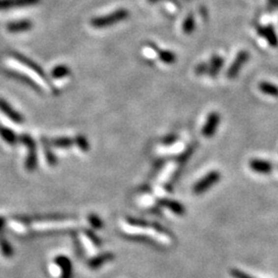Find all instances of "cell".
<instances>
[{"label":"cell","instance_id":"35","mask_svg":"<svg viewBox=\"0 0 278 278\" xmlns=\"http://www.w3.org/2000/svg\"><path fill=\"white\" fill-rule=\"evenodd\" d=\"M4 224H5V219L3 217H0V233L3 231Z\"/></svg>","mask_w":278,"mask_h":278},{"label":"cell","instance_id":"36","mask_svg":"<svg viewBox=\"0 0 278 278\" xmlns=\"http://www.w3.org/2000/svg\"><path fill=\"white\" fill-rule=\"evenodd\" d=\"M200 13H201V16H202L203 19H205L207 17V10H206L205 7L202 6L201 9H200Z\"/></svg>","mask_w":278,"mask_h":278},{"label":"cell","instance_id":"9","mask_svg":"<svg viewBox=\"0 0 278 278\" xmlns=\"http://www.w3.org/2000/svg\"><path fill=\"white\" fill-rule=\"evenodd\" d=\"M256 30H258L259 35H261L262 37H264L268 44L271 47H277L278 46V37L275 33V30L272 26H258L256 27Z\"/></svg>","mask_w":278,"mask_h":278},{"label":"cell","instance_id":"5","mask_svg":"<svg viewBox=\"0 0 278 278\" xmlns=\"http://www.w3.org/2000/svg\"><path fill=\"white\" fill-rule=\"evenodd\" d=\"M220 122H221V115L219 112L213 111L209 113L207 120H206V123L202 129V135L206 138L212 137L216 134L218 130Z\"/></svg>","mask_w":278,"mask_h":278},{"label":"cell","instance_id":"14","mask_svg":"<svg viewBox=\"0 0 278 278\" xmlns=\"http://www.w3.org/2000/svg\"><path fill=\"white\" fill-rule=\"evenodd\" d=\"M14 56H15V58H16V59H18L21 63L25 64V65H26L27 67H29L30 69L33 70L36 74H38V76H39L40 78H42L44 80H46V76H45V72H44V70H42L40 67H38V65H36V64H35L34 62H32L31 60L27 59L26 57H24V56H22V55L15 54Z\"/></svg>","mask_w":278,"mask_h":278},{"label":"cell","instance_id":"19","mask_svg":"<svg viewBox=\"0 0 278 278\" xmlns=\"http://www.w3.org/2000/svg\"><path fill=\"white\" fill-rule=\"evenodd\" d=\"M259 89L262 93L272 96V97H278V87L268 82H262L259 84Z\"/></svg>","mask_w":278,"mask_h":278},{"label":"cell","instance_id":"13","mask_svg":"<svg viewBox=\"0 0 278 278\" xmlns=\"http://www.w3.org/2000/svg\"><path fill=\"white\" fill-rule=\"evenodd\" d=\"M209 65V69H208V73L211 78H216L218 76V73L220 72V70L222 69V65H223V59L221 56H213L210 60V63L208 64Z\"/></svg>","mask_w":278,"mask_h":278},{"label":"cell","instance_id":"20","mask_svg":"<svg viewBox=\"0 0 278 278\" xmlns=\"http://www.w3.org/2000/svg\"><path fill=\"white\" fill-rule=\"evenodd\" d=\"M0 251H1L4 258H10L13 255V248L10 243L5 239L2 232L0 233Z\"/></svg>","mask_w":278,"mask_h":278},{"label":"cell","instance_id":"7","mask_svg":"<svg viewBox=\"0 0 278 278\" xmlns=\"http://www.w3.org/2000/svg\"><path fill=\"white\" fill-rule=\"evenodd\" d=\"M159 205L169 209L170 211H172L173 213H175L176 216H179V217H183L186 213L185 206L175 200L161 199V200H159Z\"/></svg>","mask_w":278,"mask_h":278},{"label":"cell","instance_id":"30","mask_svg":"<svg viewBox=\"0 0 278 278\" xmlns=\"http://www.w3.org/2000/svg\"><path fill=\"white\" fill-rule=\"evenodd\" d=\"M231 274L234 278H253L251 276H250L249 274L244 273V272H242L241 270H238V269H233L231 271Z\"/></svg>","mask_w":278,"mask_h":278},{"label":"cell","instance_id":"16","mask_svg":"<svg viewBox=\"0 0 278 278\" xmlns=\"http://www.w3.org/2000/svg\"><path fill=\"white\" fill-rule=\"evenodd\" d=\"M0 137L10 145H14L17 143V141H19V137L12 130L2 126H0Z\"/></svg>","mask_w":278,"mask_h":278},{"label":"cell","instance_id":"33","mask_svg":"<svg viewBox=\"0 0 278 278\" xmlns=\"http://www.w3.org/2000/svg\"><path fill=\"white\" fill-rule=\"evenodd\" d=\"M131 238H133L134 240H138V241H140V242H146V243H151L152 241L149 240V238H147L146 236H131Z\"/></svg>","mask_w":278,"mask_h":278},{"label":"cell","instance_id":"37","mask_svg":"<svg viewBox=\"0 0 278 278\" xmlns=\"http://www.w3.org/2000/svg\"><path fill=\"white\" fill-rule=\"evenodd\" d=\"M158 1H159V0H147L148 3H156Z\"/></svg>","mask_w":278,"mask_h":278},{"label":"cell","instance_id":"12","mask_svg":"<svg viewBox=\"0 0 278 278\" xmlns=\"http://www.w3.org/2000/svg\"><path fill=\"white\" fill-rule=\"evenodd\" d=\"M39 0H0V9H7L15 6H26L36 4Z\"/></svg>","mask_w":278,"mask_h":278},{"label":"cell","instance_id":"34","mask_svg":"<svg viewBox=\"0 0 278 278\" xmlns=\"http://www.w3.org/2000/svg\"><path fill=\"white\" fill-rule=\"evenodd\" d=\"M269 7H278V0H268Z\"/></svg>","mask_w":278,"mask_h":278},{"label":"cell","instance_id":"24","mask_svg":"<svg viewBox=\"0 0 278 278\" xmlns=\"http://www.w3.org/2000/svg\"><path fill=\"white\" fill-rule=\"evenodd\" d=\"M8 73H9L10 77H13V78H15V79H18V80L22 81V82H25V83H27L28 85H30V87L38 90L37 85H36L34 83H32V81H31L29 78L25 77V74H21V73L15 72V71H7V74H8Z\"/></svg>","mask_w":278,"mask_h":278},{"label":"cell","instance_id":"32","mask_svg":"<svg viewBox=\"0 0 278 278\" xmlns=\"http://www.w3.org/2000/svg\"><path fill=\"white\" fill-rule=\"evenodd\" d=\"M175 140H176V136H175V135H169L168 137H166V138L164 139L163 143H164V144H171V143L175 142Z\"/></svg>","mask_w":278,"mask_h":278},{"label":"cell","instance_id":"1","mask_svg":"<svg viewBox=\"0 0 278 278\" xmlns=\"http://www.w3.org/2000/svg\"><path fill=\"white\" fill-rule=\"evenodd\" d=\"M128 17H129V12H128L126 8H120L110 15L94 18L91 21V25L94 28H99V29L111 27L113 24L122 22V21L128 19Z\"/></svg>","mask_w":278,"mask_h":278},{"label":"cell","instance_id":"6","mask_svg":"<svg viewBox=\"0 0 278 278\" xmlns=\"http://www.w3.org/2000/svg\"><path fill=\"white\" fill-rule=\"evenodd\" d=\"M0 111H2L10 121L17 124H22L24 122V117L22 114L19 113L17 111H15L10 104H8L4 99L0 98Z\"/></svg>","mask_w":278,"mask_h":278},{"label":"cell","instance_id":"4","mask_svg":"<svg viewBox=\"0 0 278 278\" xmlns=\"http://www.w3.org/2000/svg\"><path fill=\"white\" fill-rule=\"evenodd\" d=\"M249 57H250L249 52L247 51L239 52L236 58H235V60L233 61V63L231 64V66L229 67L227 71V78L231 80L236 78L238 76L239 71L241 70L242 66L244 65V63L249 60Z\"/></svg>","mask_w":278,"mask_h":278},{"label":"cell","instance_id":"23","mask_svg":"<svg viewBox=\"0 0 278 278\" xmlns=\"http://www.w3.org/2000/svg\"><path fill=\"white\" fill-rule=\"evenodd\" d=\"M70 74V69L65 65L56 66L52 71V77L54 79H62L68 77Z\"/></svg>","mask_w":278,"mask_h":278},{"label":"cell","instance_id":"28","mask_svg":"<svg viewBox=\"0 0 278 278\" xmlns=\"http://www.w3.org/2000/svg\"><path fill=\"white\" fill-rule=\"evenodd\" d=\"M127 222L129 223V224H131V226H133V227L145 228V227L151 226V224H149L147 222L138 220V219H135V218H127Z\"/></svg>","mask_w":278,"mask_h":278},{"label":"cell","instance_id":"21","mask_svg":"<svg viewBox=\"0 0 278 278\" xmlns=\"http://www.w3.org/2000/svg\"><path fill=\"white\" fill-rule=\"evenodd\" d=\"M74 143V140L68 137H58L54 138L51 141V144L58 148H69Z\"/></svg>","mask_w":278,"mask_h":278},{"label":"cell","instance_id":"38","mask_svg":"<svg viewBox=\"0 0 278 278\" xmlns=\"http://www.w3.org/2000/svg\"><path fill=\"white\" fill-rule=\"evenodd\" d=\"M185 1H189V0H185Z\"/></svg>","mask_w":278,"mask_h":278},{"label":"cell","instance_id":"27","mask_svg":"<svg viewBox=\"0 0 278 278\" xmlns=\"http://www.w3.org/2000/svg\"><path fill=\"white\" fill-rule=\"evenodd\" d=\"M88 221L94 229H101L103 227V222L98 216H96L95 213H90L88 216Z\"/></svg>","mask_w":278,"mask_h":278},{"label":"cell","instance_id":"17","mask_svg":"<svg viewBox=\"0 0 278 278\" xmlns=\"http://www.w3.org/2000/svg\"><path fill=\"white\" fill-rule=\"evenodd\" d=\"M32 27L30 21H18V22H13L7 25V29L10 32H23L27 31Z\"/></svg>","mask_w":278,"mask_h":278},{"label":"cell","instance_id":"11","mask_svg":"<svg viewBox=\"0 0 278 278\" xmlns=\"http://www.w3.org/2000/svg\"><path fill=\"white\" fill-rule=\"evenodd\" d=\"M113 259H114V255L111 252H104V253L94 256L93 259H91L88 262V266H89V268L96 270V269L101 268L105 263H109L112 261Z\"/></svg>","mask_w":278,"mask_h":278},{"label":"cell","instance_id":"3","mask_svg":"<svg viewBox=\"0 0 278 278\" xmlns=\"http://www.w3.org/2000/svg\"><path fill=\"white\" fill-rule=\"evenodd\" d=\"M221 179V174L219 171H210L208 174L202 177L198 183L194 186L193 192L196 195H201L207 192L211 187L217 185Z\"/></svg>","mask_w":278,"mask_h":278},{"label":"cell","instance_id":"18","mask_svg":"<svg viewBox=\"0 0 278 278\" xmlns=\"http://www.w3.org/2000/svg\"><path fill=\"white\" fill-rule=\"evenodd\" d=\"M41 143H42V146H44V154H45V157H46V160H47V162L50 166H55L56 163H57V160L54 156V154H53V152L51 151V148H50V141H48L46 138H42V140H41Z\"/></svg>","mask_w":278,"mask_h":278},{"label":"cell","instance_id":"25","mask_svg":"<svg viewBox=\"0 0 278 278\" xmlns=\"http://www.w3.org/2000/svg\"><path fill=\"white\" fill-rule=\"evenodd\" d=\"M74 143H76L79 146V148L81 149V151H83L84 153L89 151L90 145H89V142L87 140V138H85L84 136L78 135L76 137V139H74Z\"/></svg>","mask_w":278,"mask_h":278},{"label":"cell","instance_id":"10","mask_svg":"<svg viewBox=\"0 0 278 278\" xmlns=\"http://www.w3.org/2000/svg\"><path fill=\"white\" fill-rule=\"evenodd\" d=\"M250 167L251 168L254 172L259 174H270L272 171V165L268 162L265 161V160H260V159H252L250 162Z\"/></svg>","mask_w":278,"mask_h":278},{"label":"cell","instance_id":"2","mask_svg":"<svg viewBox=\"0 0 278 278\" xmlns=\"http://www.w3.org/2000/svg\"><path fill=\"white\" fill-rule=\"evenodd\" d=\"M19 141L25 144L28 148V154L25 161V167L28 171H32L36 168L37 164V158H36V149H35V143L29 135L23 134L19 137Z\"/></svg>","mask_w":278,"mask_h":278},{"label":"cell","instance_id":"8","mask_svg":"<svg viewBox=\"0 0 278 278\" xmlns=\"http://www.w3.org/2000/svg\"><path fill=\"white\" fill-rule=\"evenodd\" d=\"M54 262L61 270V278H72V266L68 258L64 255H58Z\"/></svg>","mask_w":278,"mask_h":278},{"label":"cell","instance_id":"26","mask_svg":"<svg viewBox=\"0 0 278 278\" xmlns=\"http://www.w3.org/2000/svg\"><path fill=\"white\" fill-rule=\"evenodd\" d=\"M83 233H84L85 236H87V238L91 241V243L94 245V247H96V248L101 247L102 242H101L100 238H98L97 235H96L94 232H92L91 230H87V229H85Z\"/></svg>","mask_w":278,"mask_h":278},{"label":"cell","instance_id":"31","mask_svg":"<svg viewBox=\"0 0 278 278\" xmlns=\"http://www.w3.org/2000/svg\"><path fill=\"white\" fill-rule=\"evenodd\" d=\"M152 227H153L157 232L161 233V234H163V235H169V234H170V232H169L166 228H164L163 226H161V224H159V223H157V222L152 223Z\"/></svg>","mask_w":278,"mask_h":278},{"label":"cell","instance_id":"15","mask_svg":"<svg viewBox=\"0 0 278 278\" xmlns=\"http://www.w3.org/2000/svg\"><path fill=\"white\" fill-rule=\"evenodd\" d=\"M151 47L158 52V55H159V59L161 60L162 62L166 63V64H172L176 61V55L174 53L170 52V51H166V50H159L157 47H155L154 45H151Z\"/></svg>","mask_w":278,"mask_h":278},{"label":"cell","instance_id":"22","mask_svg":"<svg viewBox=\"0 0 278 278\" xmlns=\"http://www.w3.org/2000/svg\"><path fill=\"white\" fill-rule=\"evenodd\" d=\"M195 29V18L193 14H189L184 21L183 31L185 34H192V32Z\"/></svg>","mask_w":278,"mask_h":278},{"label":"cell","instance_id":"29","mask_svg":"<svg viewBox=\"0 0 278 278\" xmlns=\"http://www.w3.org/2000/svg\"><path fill=\"white\" fill-rule=\"evenodd\" d=\"M208 69H209L208 64L201 63V64H199V65H197V67L195 69V72H196L197 76H202V74L208 72Z\"/></svg>","mask_w":278,"mask_h":278}]
</instances>
